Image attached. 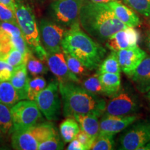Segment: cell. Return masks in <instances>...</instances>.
Wrapping results in <instances>:
<instances>
[{
  "label": "cell",
  "mask_w": 150,
  "mask_h": 150,
  "mask_svg": "<svg viewBox=\"0 0 150 150\" xmlns=\"http://www.w3.org/2000/svg\"><path fill=\"white\" fill-rule=\"evenodd\" d=\"M79 23L88 34L100 43H105L114 33L127 27L116 18L107 4L90 0H84Z\"/></svg>",
  "instance_id": "6da1fadb"
},
{
  "label": "cell",
  "mask_w": 150,
  "mask_h": 150,
  "mask_svg": "<svg viewBox=\"0 0 150 150\" xmlns=\"http://www.w3.org/2000/svg\"><path fill=\"white\" fill-rule=\"evenodd\" d=\"M62 50L77 59L89 70L98 69L106 50L80 28V23L67 29L62 41Z\"/></svg>",
  "instance_id": "7a4b0ae2"
},
{
  "label": "cell",
  "mask_w": 150,
  "mask_h": 150,
  "mask_svg": "<svg viewBox=\"0 0 150 150\" xmlns=\"http://www.w3.org/2000/svg\"><path fill=\"white\" fill-rule=\"evenodd\" d=\"M59 88L65 117H73L76 114H92L100 117L104 113L106 102L99 95L72 81L59 82Z\"/></svg>",
  "instance_id": "3957f363"
},
{
  "label": "cell",
  "mask_w": 150,
  "mask_h": 150,
  "mask_svg": "<svg viewBox=\"0 0 150 150\" xmlns=\"http://www.w3.org/2000/svg\"><path fill=\"white\" fill-rule=\"evenodd\" d=\"M15 2L17 22L26 42L35 56L47 62L48 54L41 42L40 29L33 9L20 0H15Z\"/></svg>",
  "instance_id": "277c9868"
},
{
  "label": "cell",
  "mask_w": 150,
  "mask_h": 150,
  "mask_svg": "<svg viewBox=\"0 0 150 150\" xmlns=\"http://www.w3.org/2000/svg\"><path fill=\"white\" fill-rule=\"evenodd\" d=\"M57 134L54 124L45 122L23 130L13 131L11 145L17 150H37L39 144Z\"/></svg>",
  "instance_id": "5b68a950"
},
{
  "label": "cell",
  "mask_w": 150,
  "mask_h": 150,
  "mask_svg": "<svg viewBox=\"0 0 150 150\" xmlns=\"http://www.w3.org/2000/svg\"><path fill=\"white\" fill-rule=\"evenodd\" d=\"M150 141V119L137 120L125 129L118 139V149L138 150Z\"/></svg>",
  "instance_id": "8992f818"
},
{
  "label": "cell",
  "mask_w": 150,
  "mask_h": 150,
  "mask_svg": "<svg viewBox=\"0 0 150 150\" xmlns=\"http://www.w3.org/2000/svg\"><path fill=\"white\" fill-rule=\"evenodd\" d=\"M59 81H54L38 95L35 102L41 113L49 121L58 120L61 112V99L60 98Z\"/></svg>",
  "instance_id": "52a82bcc"
},
{
  "label": "cell",
  "mask_w": 150,
  "mask_h": 150,
  "mask_svg": "<svg viewBox=\"0 0 150 150\" xmlns=\"http://www.w3.org/2000/svg\"><path fill=\"white\" fill-rule=\"evenodd\" d=\"M140 108L138 97L130 87L122 89L106 103L104 114L112 115H136Z\"/></svg>",
  "instance_id": "ba28073f"
},
{
  "label": "cell",
  "mask_w": 150,
  "mask_h": 150,
  "mask_svg": "<svg viewBox=\"0 0 150 150\" xmlns=\"http://www.w3.org/2000/svg\"><path fill=\"white\" fill-rule=\"evenodd\" d=\"M11 110L13 131L23 130L34 126L42 119L41 112L35 101L29 99L19 101L11 107Z\"/></svg>",
  "instance_id": "9c48e42d"
},
{
  "label": "cell",
  "mask_w": 150,
  "mask_h": 150,
  "mask_svg": "<svg viewBox=\"0 0 150 150\" xmlns=\"http://www.w3.org/2000/svg\"><path fill=\"white\" fill-rule=\"evenodd\" d=\"M84 0H54L50 5L53 21L65 27L79 23L80 11Z\"/></svg>",
  "instance_id": "30bf717a"
},
{
  "label": "cell",
  "mask_w": 150,
  "mask_h": 150,
  "mask_svg": "<svg viewBox=\"0 0 150 150\" xmlns=\"http://www.w3.org/2000/svg\"><path fill=\"white\" fill-rule=\"evenodd\" d=\"M40 40L47 54L62 52V41L67 29L54 21L43 18L40 22Z\"/></svg>",
  "instance_id": "8fae6325"
},
{
  "label": "cell",
  "mask_w": 150,
  "mask_h": 150,
  "mask_svg": "<svg viewBox=\"0 0 150 150\" xmlns=\"http://www.w3.org/2000/svg\"><path fill=\"white\" fill-rule=\"evenodd\" d=\"M47 64L59 82L72 81L80 83V79L70 70L67 66L63 52L49 54Z\"/></svg>",
  "instance_id": "7c38bea8"
},
{
  "label": "cell",
  "mask_w": 150,
  "mask_h": 150,
  "mask_svg": "<svg viewBox=\"0 0 150 150\" xmlns=\"http://www.w3.org/2000/svg\"><path fill=\"white\" fill-rule=\"evenodd\" d=\"M140 38V32L136 27H127L114 33L105 43L110 50L118 52L137 46Z\"/></svg>",
  "instance_id": "4fadbf2b"
},
{
  "label": "cell",
  "mask_w": 150,
  "mask_h": 150,
  "mask_svg": "<svg viewBox=\"0 0 150 150\" xmlns=\"http://www.w3.org/2000/svg\"><path fill=\"white\" fill-rule=\"evenodd\" d=\"M121 71L131 77L136 69L147 54L138 45L117 52Z\"/></svg>",
  "instance_id": "5bb4252c"
},
{
  "label": "cell",
  "mask_w": 150,
  "mask_h": 150,
  "mask_svg": "<svg viewBox=\"0 0 150 150\" xmlns=\"http://www.w3.org/2000/svg\"><path fill=\"white\" fill-rule=\"evenodd\" d=\"M137 115H112L103 114L99 122V134L115 135L139 119Z\"/></svg>",
  "instance_id": "9a60e30c"
},
{
  "label": "cell",
  "mask_w": 150,
  "mask_h": 150,
  "mask_svg": "<svg viewBox=\"0 0 150 150\" xmlns=\"http://www.w3.org/2000/svg\"><path fill=\"white\" fill-rule=\"evenodd\" d=\"M107 4L111 8L116 18L127 27H138L141 23L140 19L136 14V11L128 6L123 4L120 0H113Z\"/></svg>",
  "instance_id": "2e32d148"
},
{
  "label": "cell",
  "mask_w": 150,
  "mask_h": 150,
  "mask_svg": "<svg viewBox=\"0 0 150 150\" xmlns=\"http://www.w3.org/2000/svg\"><path fill=\"white\" fill-rule=\"evenodd\" d=\"M131 80L137 91L142 94L150 90V56H147L136 69Z\"/></svg>",
  "instance_id": "e0dca14e"
},
{
  "label": "cell",
  "mask_w": 150,
  "mask_h": 150,
  "mask_svg": "<svg viewBox=\"0 0 150 150\" xmlns=\"http://www.w3.org/2000/svg\"><path fill=\"white\" fill-rule=\"evenodd\" d=\"M26 65H22L14 69L10 79L11 83L18 92L20 100L27 99V86L29 82Z\"/></svg>",
  "instance_id": "ac0fdd59"
},
{
  "label": "cell",
  "mask_w": 150,
  "mask_h": 150,
  "mask_svg": "<svg viewBox=\"0 0 150 150\" xmlns=\"http://www.w3.org/2000/svg\"><path fill=\"white\" fill-rule=\"evenodd\" d=\"M73 117L77 121L81 130L96 138L99 134V117L92 114H76Z\"/></svg>",
  "instance_id": "d6986e66"
},
{
  "label": "cell",
  "mask_w": 150,
  "mask_h": 150,
  "mask_svg": "<svg viewBox=\"0 0 150 150\" xmlns=\"http://www.w3.org/2000/svg\"><path fill=\"white\" fill-rule=\"evenodd\" d=\"M106 96L112 97L121 90V77L119 73L98 74Z\"/></svg>",
  "instance_id": "ffe728a7"
},
{
  "label": "cell",
  "mask_w": 150,
  "mask_h": 150,
  "mask_svg": "<svg viewBox=\"0 0 150 150\" xmlns=\"http://www.w3.org/2000/svg\"><path fill=\"white\" fill-rule=\"evenodd\" d=\"M81 130L77 121L72 117H66L59 127L60 134L64 142H70L76 138Z\"/></svg>",
  "instance_id": "44dd1931"
},
{
  "label": "cell",
  "mask_w": 150,
  "mask_h": 150,
  "mask_svg": "<svg viewBox=\"0 0 150 150\" xmlns=\"http://www.w3.org/2000/svg\"><path fill=\"white\" fill-rule=\"evenodd\" d=\"M20 101L18 92L8 81H0V102L11 108Z\"/></svg>",
  "instance_id": "7402d4cb"
},
{
  "label": "cell",
  "mask_w": 150,
  "mask_h": 150,
  "mask_svg": "<svg viewBox=\"0 0 150 150\" xmlns=\"http://www.w3.org/2000/svg\"><path fill=\"white\" fill-rule=\"evenodd\" d=\"M25 65L28 72L34 76L46 74L49 70V67L45 63V61L39 59L33 52L27 54Z\"/></svg>",
  "instance_id": "603a6c76"
},
{
  "label": "cell",
  "mask_w": 150,
  "mask_h": 150,
  "mask_svg": "<svg viewBox=\"0 0 150 150\" xmlns=\"http://www.w3.org/2000/svg\"><path fill=\"white\" fill-rule=\"evenodd\" d=\"M121 69L120 66L117 52L112 51L109 55L104 58L97 69L98 74L102 73H119L120 74Z\"/></svg>",
  "instance_id": "cb8c5ba5"
},
{
  "label": "cell",
  "mask_w": 150,
  "mask_h": 150,
  "mask_svg": "<svg viewBox=\"0 0 150 150\" xmlns=\"http://www.w3.org/2000/svg\"><path fill=\"white\" fill-rule=\"evenodd\" d=\"M0 129L4 135L8 136L13 131V119L11 108L0 102Z\"/></svg>",
  "instance_id": "d4e9b609"
},
{
  "label": "cell",
  "mask_w": 150,
  "mask_h": 150,
  "mask_svg": "<svg viewBox=\"0 0 150 150\" xmlns=\"http://www.w3.org/2000/svg\"><path fill=\"white\" fill-rule=\"evenodd\" d=\"M47 86L45 79L42 76H36L33 79H29L28 82L27 99L35 101L39 93Z\"/></svg>",
  "instance_id": "484cf974"
},
{
  "label": "cell",
  "mask_w": 150,
  "mask_h": 150,
  "mask_svg": "<svg viewBox=\"0 0 150 150\" xmlns=\"http://www.w3.org/2000/svg\"><path fill=\"white\" fill-rule=\"evenodd\" d=\"M115 135L108 134H99L94 141L91 149L93 150H111L115 147Z\"/></svg>",
  "instance_id": "4316f807"
},
{
  "label": "cell",
  "mask_w": 150,
  "mask_h": 150,
  "mask_svg": "<svg viewBox=\"0 0 150 150\" xmlns=\"http://www.w3.org/2000/svg\"><path fill=\"white\" fill-rule=\"evenodd\" d=\"M81 86L88 91L95 95L106 96V93L99 81V74L97 72L83 80L81 82Z\"/></svg>",
  "instance_id": "83f0119b"
},
{
  "label": "cell",
  "mask_w": 150,
  "mask_h": 150,
  "mask_svg": "<svg viewBox=\"0 0 150 150\" xmlns=\"http://www.w3.org/2000/svg\"><path fill=\"white\" fill-rule=\"evenodd\" d=\"M63 53H64L65 59L67 66H68V68L70 69L71 72L78 76H86L89 74L88 69L84 66L77 59H76L67 52H63Z\"/></svg>",
  "instance_id": "f1b7e54d"
},
{
  "label": "cell",
  "mask_w": 150,
  "mask_h": 150,
  "mask_svg": "<svg viewBox=\"0 0 150 150\" xmlns=\"http://www.w3.org/2000/svg\"><path fill=\"white\" fill-rule=\"evenodd\" d=\"M0 58L6 61L9 65L13 67L14 68L22 65L26 64V60H27V56H24L19 50L14 48L11 49L7 53L2 54L0 56Z\"/></svg>",
  "instance_id": "f546056e"
},
{
  "label": "cell",
  "mask_w": 150,
  "mask_h": 150,
  "mask_svg": "<svg viewBox=\"0 0 150 150\" xmlns=\"http://www.w3.org/2000/svg\"><path fill=\"white\" fill-rule=\"evenodd\" d=\"M133 10L146 17H150V0H120Z\"/></svg>",
  "instance_id": "4dcf8cb0"
},
{
  "label": "cell",
  "mask_w": 150,
  "mask_h": 150,
  "mask_svg": "<svg viewBox=\"0 0 150 150\" xmlns=\"http://www.w3.org/2000/svg\"><path fill=\"white\" fill-rule=\"evenodd\" d=\"M64 147V141L59 134L52 136L39 144L38 150H61Z\"/></svg>",
  "instance_id": "1f68e13d"
},
{
  "label": "cell",
  "mask_w": 150,
  "mask_h": 150,
  "mask_svg": "<svg viewBox=\"0 0 150 150\" xmlns=\"http://www.w3.org/2000/svg\"><path fill=\"white\" fill-rule=\"evenodd\" d=\"M11 43H12L13 48L16 49L22 52L24 56H27V54L32 52L28 46L27 43L26 42L25 39L24 38L23 35H19V36H14L11 38Z\"/></svg>",
  "instance_id": "d6a6232c"
},
{
  "label": "cell",
  "mask_w": 150,
  "mask_h": 150,
  "mask_svg": "<svg viewBox=\"0 0 150 150\" xmlns=\"http://www.w3.org/2000/svg\"><path fill=\"white\" fill-rule=\"evenodd\" d=\"M0 22H7L18 24L16 13L11 8L1 3H0Z\"/></svg>",
  "instance_id": "836d02e7"
},
{
  "label": "cell",
  "mask_w": 150,
  "mask_h": 150,
  "mask_svg": "<svg viewBox=\"0 0 150 150\" xmlns=\"http://www.w3.org/2000/svg\"><path fill=\"white\" fill-rule=\"evenodd\" d=\"M75 138L77 139L83 145L86 150L91 149L92 145H93L95 139L94 137L91 136V135H89L88 134H87L85 131L82 130H80Z\"/></svg>",
  "instance_id": "e575fe53"
},
{
  "label": "cell",
  "mask_w": 150,
  "mask_h": 150,
  "mask_svg": "<svg viewBox=\"0 0 150 150\" xmlns=\"http://www.w3.org/2000/svg\"><path fill=\"white\" fill-rule=\"evenodd\" d=\"M67 150H86L85 147L77 139L74 138L72 140L67 147Z\"/></svg>",
  "instance_id": "d590c367"
},
{
  "label": "cell",
  "mask_w": 150,
  "mask_h": 150,
  "mask_svg": "<svg viewBox=\"0 0 150 150\" xmlns=\"http://www.w3.org/2000/svg\"><path fill=\"white\" fill-rule=\"evenodd\" d=\"M0 3L6 6L16 13V2L15 0H0Z\"/></svg>",
  "instance_id": "8d00e7d4"
},
{
  "label": "cell",
  "mask_w": 150,
  "mask_h": 150,
  "mask_svg": "<svg viewBox=\"0 0 150 150\" xmlns=\"http://www.w3.org/2000/svg\"><path fill=\"white\" fill-rule=\"evenodd\" d=\"M5 69H12L14 70V67L9 65L6 61L0 58V71L5 70Z\"/></svg>",
  "instance_id": "74e56055"
},
{
  "label": "cell",
  "mask_w": 150,
  "mask_h": 150,
  "mask_svg": "<svg viewBox=\"0 0 150 150\" xmlns=\"http://www.w3.org/2000/svg\"><path fill=\"white\" fill-rule=\"evenodd\" d=\"M146 45H147V47L150 52V32L147 33V38H146Z\"/></svg>",
  "instance_id": "f35d334b"
},
{
  "label": "cell",
  "mask_w": 150,
  "mask_h": 150,
  "mask_svg": "<svg viewBox=\"0 0 150 150\" xmlns=\"http://www.w3.org/2000/svg\"><path fill=\"white\" fill-rule=\"evenodd\" d=\"M138 150H150V141L146 143L145 145L142 146L141 147H140Z\"/></svg>",
  "instance_id": "ab89813d"
},
{
  "label": "cell",
  "mask_w": 150,
  "mask_h": 150,
  "mask_svg": "<svg viewBox=\"0 0 150 150\" xmlns=\"http://www.w3.org/2000/svg\"><path fill=\"white\" fill-rule=\"evenodd\" d=\"M95 3H102V4H108L110 1H113V0H90Z\"/></svg>",
  "instance_id": "60d3db41"
},
{
  "label": "cell",
  "mask_w": 150,
  "mask_h": 150,
  "mask_svg": "<svg viewBox=\"0 0 150 150\" xmlns=\"http://www.w3.org/2000/svg\"><path fill=\"white\" fill-rule=\"evenodd\" d=\"M4 141V135L2 131L0 129V145L3 143Z\"/></svg>",
  "instance_id": "b9f144b4"
},
{
  "label": "cell",
  "mask_w": 150,
  "mask_h": 150,
  "mask_svg": "<svg viewBox=\"0 0 150 150\" xmlns=\"http://www.w3.org/2000/svg\"><path fill=\"white\" fill-rule=\"evenodd\" d=\"M147 98L148 100H149V102H150V90L147 93Z\"/></svg>",
  "instance_id": "7bdbcfd3"
},
{
  "label": "cell",
  "mask_w": 150,
  "mask_h": 150,
  "mask_svg": "<svg viewBox=\"0 0 150 150\" xmlns=\"http://www.w3.org/2000/svg\"><path fill=\"white\" fill-rule=\"evenodd\" d=\"M2 55V52H1V45H0V56Z\"/></svg>",
  "instance_id": "ee69618b"
}]
</instances>
